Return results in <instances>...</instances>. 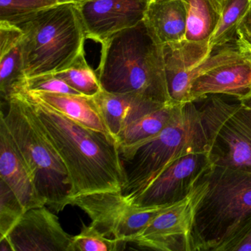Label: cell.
Instances as JSON below:
<instances>
[{
  "label": "cell",
  "mask_w": 251,
  "mask_h": 251,
  "mask_svg": "<svg viewBox=\"0 0 251 251\" xmlns=\"http://www.w3.org/2000/svg\"><path fill=\"white\" fill-rule=\"evenodd\" d=\"M23 33V71L26 78L56 73L84 55L86 39L77 4H58L16 23Z\"/></svg>",
  "instance_id": "cell-5"
},
{
  "label": "cell",
  "mask_w": 251,
  "mask_h": 251,
  "mask_svg": "<svg viewBox=\"0 0 251 251\" xmlns=\"http://www.w3.org/2000/svg\"><path fill=\"white\" fill-rule=\"evenodd\" d=\"M111 134L117 138L130 123L167 104L131 94H114L101 89L93 97Z\"/></svg>",
  "instance_id": "cell-17"
},
{
  "label": "cell",
  "mask_w": 251,
  "mask_h": 251,
  "mask_svg": "<svg viewBox=\"0 0 251 251\" xmlns=\"http://www.w3.org/2000/svg\"><path fill=\"white\" fill-rule=\"evenodd\" d=\"M6 114L0 120L32 173L36 187L47 205L55 212L69 205L68 172L57 151L35 122L21 92L7 101Z\"/></svg>",
  "instance_id": "cell-6"
},
{
  "label": "cell",
  "mask_w": 251,
  "mask_h": 251,
  "mask_svg": "<svg viewBox=\"0 0 251 251\" xmlns=\"http://www.w3.org/2000/svg\"><path fill=\"white\" fill-rule=\"evenodd\" d=\"M215 130L211 153L214 165L251 173V110L215 95Z\"/></svg>",
  "instance_id": "cell-8"
},
{
  "label": "cell",
  "mask_w": 251,
  "mask_h": 251,
  "mask_svg": "<svg viewBox=\"0 0 251 251\" xmlns=\"http://www.w3.org/2000/svg\"><path fill=\"white\" fill-rule=\"evenodd\" d=\"M182 105L167 104L126 126L116 138L123 162L129 161L138 148L159 134Z\"/></svg>",
  "instance_id": "cell-20"
},
{
  "label": "cell",
  "mask_w": 251,
  "mask_h": 251,
  "mask_svg": "<svg viewBox=\"0 0 251 251\" xmlns=\"http://www.w3.org/2000/svg\"><path fill=\"white\" fill-rule=\"evenodd\" d=\"M61 1L64 2V3H67V2H73V3L80 4L86 2L88 0H61Z\"/></svg>",
  "instance_id": "cell-31"
},
{
  "label": "cell",
  "mask_w": 251,
  "mask_h": 251,
  "mask_svg": "<svg viewBox=\"0 0 251 251\" xmlns=\"http://www.w3.org/2000/svg\"><path fill=\"white\" fill-rule=\"evenodd\" d=\"M195 207L192 251H225L251 223V173L213 165L201 179Z\"/></svg>",
  "instance_id": "cell-4"
},
{
  "label": "cell",
  "mask_w": 251,
  "mask_h": 251,
  "mask_svg": "<svg viewBox=\"0 0 251 251\" xmlns=\"http://www.w3.org/2000/svg\"><path fill=\"white\" fill-rule=\"evenodd\" d=\"M188 10L185 0H150L143 22L160 45L186 39Z\"/></svg>",
  "instance_id": "cell-16"
},
{
  "label": "cell",
  "mask_w": 251,
  "mask_h": 251,
  "mask_svg": "<svg viewBox=\"0 0 251 251\" xmlns=\"http://www.w3.org/2000/svg\"><path fill=\"white\" fill-rule=\"evenodd\" d=\"M251 91V63L243 56L207 70L191 83L190 102L201 100L208 95H227L238 101Z\"/></svg>",
  "instance_id": "cell-14"
},
{
  "label": "cell",
  "mask_w": 251,
  "mask_h": 251,
  "mask_svg": "<svg viewBox=\"0 0 251 251\" xmlns=\"http://www.w3.org/2000/svg\"><path fill=\"white\" fill-rule=\"evenodd\" d=\"M126 244L105 236L92 224H83L80 233L73 236L72 251H117Z\"/></svg>",
  "instance_id": "cell-24"
},
{
  "label": "cell",
  "mask_w": 251,
  "mask_h": 251,
  "mask_svg": "<svg viewBox=\"0 0 251 251\" xmlns=\"http://www.w3.org/2000/svg\"><path fill=\"white\" fill-rule=\"evenodd\" d=\"M214 165L210 152H195L172 163L132 205L143 208L172 205L187 198Z\"/></svg>",
  "instance_id": "cell-10"
},
{
  "label": "cell",
  "mask_w": 251,
  "mask_h": 251,
  "mask_svg": "<svg viewBox=\"0 0 251 251\" xmlns=\"http://www.w3.org/2000/svg\"><path fill=\"white\" fill-rule=\"evenodd\" d=\"M236 43L242 56L251 63V47L240 41L236 40Z\"/></svg>",
  "instance_id": "cell-29"
},
{
  "label": "cell",
  "mask_w": 251,
  "mask_h": 251,
  "mask_svg": "<svg viewBox=\"0 0 251 251\" xmlns=\"http://www.w3.org/2000/svg\"><path fill=\"white\" fill-rule=\"evenodd\" d=\"M25 211L11 188L0 180V241L6 237Z\"/></svg>",
  "instance_id": "cell-26"
},
{
  "label": "cell",
  "mask_w": 251,
  "mask_h": 251,
  "mask_svg": "<svg viewBox=\"0 0 251 251\" xmlns=\"http://www.w3.org/2000/svg\"><path fill=\"white\" fill-rule=\"evenodd\" d=\"M91 219V224L109 238L131 242L159 213L171 205L143 208L129 203L121 192L82 195L70 201ZM173 205V204H172Z\"/></svg>",
  "instance_id": "cell-7"
},
{
  "label": "cell",
  "mask_w": 251,
  "mask_h": 251,
  "mask_svg": "<svg viewBox=\"0 0 251 251\" xmlns=\"http://www.w3.org/2000/svg\"><path fill=\"white\" fill-rule=\"evenodd\" d=\"M62 3L61 0H0V21L16 24L42 10Z\"/></svg>",
  "instance_id": "cell-25"
},
{
  "label": "cell",
  "mask_w": 251,
  "mask_h": 251,
  "mask_svg": "<svg viewBox=\"0 0 251 251\" xmlns=\"http://www.w3.org/2000/svg\"><path fill=\"white\" fill-rule=\"evenodd\" d=\"M163 48L170 98L176 104L189 102L192 73L214 50L210 48L208 42L198 43L186 39L164 45Z\"/></svg>",
  "instance_id": "cell-13"
},
{
  "label": "cell",
  "mask_w": 251,
  "mask_h": 251,
  "mask_svg": "<svg viewBox=\"0 0 251 251\" xmlns=\"http://www.w3.org/2000/svg\"><path fill=\"white\" fill-rule=\"evenodd\" d=\"M73 241L58 217L44 205L26 211L0 242L13 251H72Z\"/></svg>",
  "instance_id": "cell-11"
},
{
  "label": "cell",
  "mask_w": 251,
  "mask_h": 251,
  "mask_svg": "<svg viewBox=\"0 0 251 251\" xmlns=\"http://www.w3.org/2000/svg\"><path fill=\"white\" fill-rule=\"evenodd\" d=\"M239 102L242 104L245 108H248V109L251 110V91L248 96L245 97L243 99L239 100Z\"/></svg>",
  "instance_id": "cell-30"
},
{
  "label": "cell",
  "mask_w": 251,
  "mask_h": 251,
  "mask_svg": "<svg viewBox=\"0 0 251 251\" xmlns=\"http://www.w3.org/2000/svg\"><path fill=\"white\" fill-rule=\"evenodd\" d=\"M236 40L251 47V2L239 21L236 30Z\"/></svg>",
  "instance_id": "cell-28"
},
{
  "label": "cell",
  "mask_w": 251,
  "mask_h": 251,
  "mask_svg": "<svg viewBox=\"0 0 251 251\" xmlns=\"http://www.w3.org/2000/svg\"><path fill=\"white\" fill-rule=\"evenodd\" d=\"M25 91L32 98L43 102L76 123L88 128L111 135L93 97Z\"/></svg>",
  "instance_id": "cell-19"
},
{
  "label": "cell",
  "mask_w": 251,
  "mask_h": 251,
  "mask_svg": "<svg viewBox=\"0 0 251 251\" xmlns=\"http://www.w3.org/2000/svg\"><path fill=\"white\" fill-rule=\"evenodd\" d=\"M150 0H88L77 4L86 39L102 44L142 23Z\"/></svg>",
  "instance_id": "cell-12"
},
{
  "label": "cell",
  "mask_w": 251,
  "mask_h": 251,
  "mask_svg": "<svg viewBox=\"0 0 251 251\" xmlns=\"http://www.w3.org/2000/svg\"><path fill=\"white\" fill-rule=\"evenodd\" d=\"M101 45L96 73L102 89L138 95L158 103H174L167 86L164 48L143 21L116 33Z\"/></svg>",
  "instance_id": "cell-3"
},
{
  "label": "cell",
  "mask_w": 251,
  "mask_h": 251,
  "mask_svg": "<svg viewBox=\"0 0 251 251\" xmlns=\"http://www.w3.org/2000/svg\"><path fill=\"white\" fill-rule=\"evenodd\" d=\"M188 19L186 40L208 42L221 15L224 0H185Z\"/></svg>",
  "instance_id": "cell-21"
},
{
  "label": "cell",
  "mask_w": 251,
  "mask_h": 251,
  "mask_svg": "<svg viewBox=\"0 0 251 251\" xmlns=\"http://www.w3.org/2000/svg\"><path fill=\"white\" fill-rule=\"evenodd\" d=\"M21 29L8 22L0 21V92L2 99L23 90L26 77L23 71Z\"/></svg>",
  "instance_id": "cell-18"
},
{
  "label": "cell",
  "mask_w": 251,
  "mask_h": 251,
  "mask_svg": "<svg viewBox=\"0 0 251 251\" xmlns=\"http://www.w3.org/2000/svg\"><path fill=\"white\" fill-rule=\"evenodd\" d=\"M198 106L181 105L167 127L136 150L123 162L126 183L125 199L132 203L172 163L195 152H210L215 130V103L211 95Z\"/></svg>",
  "instance_id": "cell-2"
},
{
  "label": "cell",
  "mask_w": 251,
  "mask_h": 251,
  "mask_svg": "<svg viewBox=\"0 0 251 251\" xmlns=\"http://www.w3.org/2000/svg\"><path fill=\"white\" fill-rule=\"evenodd\" d=\"M202 188L201 180L187 198L163 210L132 243L154 251H192L194 214Z\"/></svg>",
  "instance_id": "cell-9"
},
{
  "label": "cell",
  "mask_w": 251,
  "mask_h": 251,
  "mask_svg": "<svg viewBox=\"0 0 251 251\" xmlns=\"http://www.w3.org/2000/svg\"><path fill=\"white\" fill-rule=\"evenodd\" d=\"M251 2V0H224L220 20L208 40L213 50L236 42L238 25Z\"/></svg>",
  "instance_id": "cell-22"
},
{
  "label": "cell",
  "mask_w": 251,
  "mask_h": 251,
  "mask_svg": "<svg viewBox=\"0 0 251 251\" xmlns=\"http://www.w3.org/2000/svg\"><path fill=\"white\" fill-rule=\"evenodd\" d=\"M0 177L15 194L25 211L46 205L34 178L0 120Z\"/></svg>",
  "instance_id": "cell-15"
},
{
  "label": "cell",
  "mask_w": 251,
  "mask_h": 251,
  "mask_svg": "<svg viewBox=\"0 0 251 251\" xmlns=\"http://www.w3.org/2000/svg\"><path fill=\"white\" fill-rule=\"evenodd\" d=\"M23 93L39 128L52 144L68 172L70 201L97 192H123L124 164L114 136L88 128L43 102Z\"/></svg>",
  "instance_id": "cell-1"
},
{
  "label": "cell",
  "mask_w": 251,
  "mask_h": 251,
  "mask_svg": "<svg viewBox=\"0 0 251 251\" xmlns=\"http://www.w3.org/2000/svg\"><path fill=\"white\" fill-rule=\"evenodd\" d=\"M23 90L81 95L69 86L55 73L41 75L26 78Z\"/></svg>",
  "instance_id": "cell-27"
},
{
  "label": "cell",
  "mask_w": 251,
  "mask_h": 251,
  "mask_svg": "<svg viewBox=\"0 0 251 251\" xmlns=\"http://www.w3.org/2000/svg\"><path fill=\"white\" fill-rule=\"evenodd\" d=\"M55 74L85 96H95L102 89L98 75L86 62L85 55L68 68Z\"/></svg>",
  "instance_id": "cell-23"
}]
</instances>
